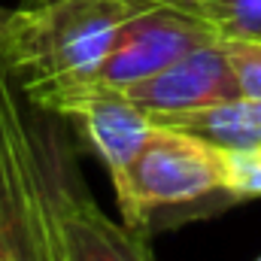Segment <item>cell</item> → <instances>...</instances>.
<instances>
[{
	"instance_id": "5",
	"label": "cell",
	"mask_w": 261,
	"mask_h": 261,
	"mask_svg": "<svg viewBox=\"0 0 261 261\" xmlns=\"http://www.w3.org/2000/svg\"><path fill=\"white\" fill-rule=\"evenodd\" d=\"M216 40H222L219 31L195 15H186L167 6H146L134 12L116 31L103 61L79 82L122 91L130 82H140L158 73L161 67L173 64L176 58Z\"/></svg>"
},
{
	"instance_id": "3",
	"label": "cell",
	"mask_w": 261,
	"mask_h": 261,
	"mask_svg": "<svg viewBox=\"0 0 261 261\" xmlns=\"http://www.w3.org/2000/svg\"><path fill=\"white\" fill-rule=\"evenodd\" d=\"M31 137L55 261H155L143 231L110 219L85 192L64 134L34 125Z\"/></svg>"
},
{
	"instance_id": "9",
	"label": "cell",
	"mask_w": 261,
	"mask_h": 261,
	"mask_svg": "<svg viewBox=\"0 0 261 261\" xmlns=\"http://www.w3.org/2000/svg\"><path fill=\"white\" fill-rule=\"evenodd\" d=\"M216 31L222 40H261V0H222Z\"/></svg>"
},
{
	"instance_id": "7",
	"label": "cell",
	"mask_w": 261,
	"mask_h": 261,
	"mask_svg": "<svg viewBox=\"0 0 261 261\" xmlns=\"http://www.w3.org/2000/svg\"><path fill=\"white\" fill-rule=\"evenodd\" d=\"M122 94L146 116H161L240 97V85L228 64L222 40H216L176 58L173 64L161 67L158 73L140 82H130L128 88H122Z\"/></svg>"
},
{
	"instance_id": "6",
	"label": "cell",
	"mask_w": 261,
	"mask_h": 261,
	"mask_svg": "<svg viewBox=\"0 0 261 261\" xmlns=\"http://www.w3.org/2000/svg\"><path fill=\"white\" fill-rule=\"evenodd\" d=\"M40 113L58 116L73 122L85 146L100 158L110 179L116 182L125 167L134 161L140 146L152 134V119L137 110L119 88L88 85V82H70L49 91H40L28 97Z\"/></svg>"
},
{
	"instance_id": "2",
	"label": "cell",
	"mask_w": 261,
	"mask_h": 261,
	"mask_svg": "<svg viewBox=\"0 0 261 261\" xmlns=\"http://www.w3.org/2000/svg\"><path fill=\"white\" fill-rule=\"evenodd\" d=\"M113 189L125 225L143 234L240 203L228 189L225 149L161 125L152 128Z\"/></svg>"
},
{
	"instance_id": "4",
	"label": "cell",
	"mask_w": 261,
	"mask_h": 261,
	"mask_svg": "<svg viewBox=\"0 0 261 261\" xmlns=\"http://www.w3.org/2000/svg\"><path fill=\"white\" fill-rule=\"evenodd\" d=\"M0 261H55L37 149L18 88L0 67Z\"/></svg>"
},
{
	"instance_id": "11",
	"label": "cell",
	"mask_w": 261,
	"mask_h": 261,
	"mask_svg": "<svg viewBox=\"0 0 261 261\" xmlns=\"http://www.w3.org/2000/svg\"><path fill=\"white\" fill-rule=\"evenodd\" d=\"M228 189L240 203L261 197V146L228 152Z\"/></svg>"
},
{
	"instance_id": "10",
	"label": "cell",
	"mask_w": 261,
	"mask_h": 261,
	"mask_svg": "<svg viewBox=\"0 0 261 261\" xmlns=\"http://www.w3.org/2000/svg\"><path fill=\"white\" fill-rule=\"evenodd\" d=\"M240 94L261 100V40H222Z\"/></svg>"
},
{
	"instance_id": "1",
	"label": "cell",
	"mask_w": 261,
	"mask_h": 261,
	"mask_svg": "<svg viewBox=\"0 0 261 261\" xmlns=\"http://www.w3.org/2000/svg\"><path fill=\"white\" fill-rule=\"evenodd\" d=\"M143 0H21L0 9V67L34 97L85 79Z\"/></svg>"
},
{
	"instance_id": "8",
	"label": "cell",
	"mask_w": 261,
	"mask_h": 261,
	"mask_svg": "<svg viewBox=\"0 0 261 261\" xmlns=\"http://www.w3.org/2000/svg\"><path fill=\"white\" fill-rule=\"evenodd\" d=\"M149 119L161 128L186 130V134L200 137L228 152L261 146V100L243 97V94L200 107V110L161 113V116H149Z\"/></svg>"
},
{
	"instance_id": "12",
	"label": "cell",
	"mask_w": 261,
	"mask_h": 261,
	"mask_svg": "<svg viewBox=\"0 0 261 261\" xmlns=\"http://www.w3.org/2000/svg\"><path fill=\"white\" fill-rule=\"evenodd\" d=\"M255 261H261V255H258V258H255Z\"/></svg>"
}]
</instances>
